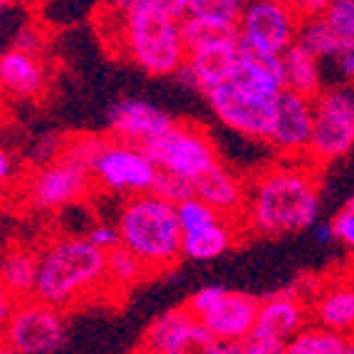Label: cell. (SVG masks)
<instances>
[{
  "mask_svg": "<svg viewBox=\"0 0 354 354\" xmlns=\"http://www.w3.org/2000/svg\"><path fill=\"white\" fill-rule=\"evenodd\" d=\"M102 15V35L119 57L142 67L151 77L176 75L186 62L181 20L186 0H129L109 6Z\"/></svg>",
  "mask_w": 354,
  "mask_h": 354,
  "instance_id": "obj_1",
  "label": "cell"
},
{
  "mask_svg": "<svg viewBox=\"0 0 354 354\" xmlns=\"http://www.w3.org/2000/svg\"><path fill=\"white\" fill-rule=\"evenodd\" d=\"M319 178L307 159L283 161L266 171L248 186L243 223L258 236H285L313 228L317 223Z\"/></svg>",
  "mask_w": 354,
  "mask_h": 354,
  "instance_id": "obj_2",
  "label": "cell"
},
{
  "mask_svg": "<svg viewBox=\"0 0 354 354\" xmlns=\"http://www.w3.org/2000/svg\"><path fill=\"white\" fill-rule=\"evenodd\" d=\"M100 288H106V253L84 236L55 238L37 253L35 300L65 313Z\"/></svg>",
  "mask_w": 354,
  "mask_h": 354,
  "instance_id": "obj_3",
  "label": "cell"
},
{
  "mask_svg": "<svg viewBox=\"0 0 354 354\" xmlns=\"http://www.w3.org/2000/svg\"><path fill=\"white\" fill-rule=\"evenodd\" d=\"M119 245L142 260L149 272L174 268L181 260L183 233L176 206L153 194L131 196L117 216Z\"/></svg>",
  "mask_w": 354,
  "mask_h": 354,
  "instance_id": "obj_4",
  "label": "cell"
},
{
  "mask_svg": "<svg viewBox=\"0 0 354 354\" xmlns=\"http://www.w3.org/2000/svg\"><path fill=\"white\" fill-rule=\"evenodd\" d=\"M354 149L352 89H322L313 100V131L305 159L313 166L342 159Z\"/></svg>",
  "mask_w": 354,
  "mask_h": 354,
  "instance_id": "obj_5",
  "label": "cell"
},
{
  "mask_svg": "<svg viewBox=\"0 0 354 354\" xmlns=\"http://www.w3.org/2000/svg\"><path fill=\"white\" fill-rule=\"evenodd\" d=\"M142 151L153 161L159 171L171 174V176L183 178L189 183L211 171L221 161L211 136L191 122H176L166 134L153 139Z\"/></svg>",
  "mask_w": 354,
  "mask_h": 354,
  "instance_id": "obj_6",
  "label": "cell"
},
{
  "mask_svg": "<svg viewBox=\"0 0 354 354\" xmlns=\"http://www.w3.org/2000/svg\"><path fill=\"white\" fill-rule=\"evenodd\" d=\"M300 12L295 3H278V0H258L245 3L238 20V45L266 57H283L297 42L300 30Z\"/></svg>",
  "mask_w": 354,
  "mask_h": 354,
  "instance_id": "obj_7",
  "label": "cell"
},
{
  "mask_svg": "<svg viewBox=\"0 0 354 354\" xmlns=\"http://www.w3.org/2000/svg\"><path fill=\"white\" fill-rule=\"evenodd\" d=\"M3 342L15 354H57L67 344L65 313L35 297L15 302Z\"/></svg>",
  "mask_w": 354,
  "mask_h": 354,
  "instance_id": "obj_8",
  "label": "cell"
},
{
  "mask_svg": "<svg viewBox=\"0 0 354 354\" xmlns=\"http://www.w3.org/2000/svg\"><path fill=\"white\" fill-rule=\"evenodd\" d=\"M142 349L149 354H228V344L211 335L186 310L171 307L147 327Z\"/></svg>",
  "mask_w": 354,
  "mask_h": 354,
  "instance_id": "obj_9",
  "label": "cell"
},
{
  "mask_svg": "<svg viewBox=\"0 0 354 354\" xmlns=\"http://www.w3.org/2000/svg\"><path fill=\"white\" fill-rule=\"evenodd\" d=\"M156 178H159V169L142 149L114 142V139H106L104 149L92 166V181L97 186L112 194H124L127 198L151 194Z\"/></svg>",
  "mask_w": 354,
  "mask_h": 354,
  "instance_id": "obj_10",
  "label": "cell"
},
{
  "mask_svg": "<svg viewBox=\"0 0 354 354\" xmlns=\"http://www.w3.org/2000/svg\"><path fill=\"white\" fill-rule=\"evenodd\" d=\"M245 3L238 0H186L181 40L186 55L198 50L238 45V20Z\"/></svg>",
  "mask_w": 354,
  "mask_h": 354,
  "instance_id": "obj_11",
  "label": "cell"
},
{
  "mask_svg": "<svg viewBox=\"0 0 354 354\" xmlns=\"http://www.w3.org/2000/svg\"><path fill=\"white\" fill-rule=\"evenodd\" d=\"M92 186L95 181L87 169L59 156L50 164L37 166L35 171L30 174L28 183H25V198L37 208L55 211V208H65L82 201Z\"/></svg>",
  "mask_w": 354,
  "mask_h": 354,
  "instance_id": "obj_12",
  "label": "cell"
},
{
  "mask_svg": "<svg viewBox=\"0 0 354 354\" xmlns=\"http://www.w3.org/2000/svg\"><path fill=\"white\" fill-rule=\"evenodd\" d=\"M313 131V100L285 89L275 100L270 124L263 142L285 159H305Z\"/></svg>",
  "mask_w": 354,
  "mask_h": 354,
  "instance_id": "obj_13",
  "label": "cell"
},
{
  "mask_svg": "<svg viewBox=\"0 0 354 354\" xmlns=\"http://www.w3.org/2000/svg\"><path fill=\"white\" fill-rule=\"evenodd\" d=\"M213 114L223 122L228 129L238 131V134L248 136V139H266L268 124H270L272 109H275V100H260V97H250L238 92L236 87H230L228 82L221 87L211 89L208 95H203Z\"/></svg>",
  "mask_w": 354,
  "mask_h": 354,
  "instance_id": "obj_14",
  "label": "cell"
},
{
  "mask_svg": "<svg viewBox=\"0 0 354 354\" xmlns=\"http://www.w3.org/2000/svg\"><path fill=\"white\" fill-rule=\"evenodd\" d=\"M106 124L114 134V142L144 149L176 124L171 114H166L151 102L119 100L106 112Z\"/></svg>",
  "mask_w": 354,
  "mask_h": 354,
  "instance_id": "obj_15",
  "label": "cell"
},
{
  "mask_svg": "<svg viewBox=\"0 0 354 354\" xmlns=\"http://www.w3.org/2000/svg\"><path fill=\"white\" fill-rule=\"evenodd\" d=\"M241 45H221V48L198 50V53L186 55V62L178 67L176 77L183 87L208 95L211 89L221 87L230 80L236 70Z\"/></svg>",
  "mask_w": 354,
  "mask_h": 354,
  "instance_id": "obj_16",
  "label": "cell"
},
{
  "mask_svg": "<svg viewBox=\"0 0 354 354\" xmlns=\"http://www.w3.org/2000/svg\"><path fill=\"white\" fill-rule=\"evenodd\" d=\"M258 307L260 300H255L253 295L228 290L223 300L198 322L223 344H236L253 335L255 319H258Z\"/></svg>",
  "mask_w": 354,
  "mask_h": 354,
  "instance_id": "obj_17",
  "label": "cell"
},
{
  "mask_svg": "<svg viewBox=\"0 0 354 354\" xmlns=\"http://www.w3.org/2000/svg\"><path fill=\"white\" fill-rule=\"evenodd\" d=\"M307 317H310V313H307L305 302L288 290H283V292L268 297V300H260L253 337L288 344L297 332L307 327Z\"/></svg>",
  "mask_w": 354,
  "mask_h": 354,
  "instance_id": "obj_18",
  "label": "cell"
},
{
  "mask_svg": "<svg viewBox=\"0 0 354 354\" xmlns=\"http://www.w3.org/2000/svg\"><path fill=\"white\" fill-rule=\"evenodd\" d=\"M230 87L260 100H275L285 92V72L283 57H266L248 50H241L236 70L228 80Z\"/></svg>",
  "mask_w": 354,
  "mask_h": 354,
  "instance_id": "obj_19",
  "label": "cell"
},
{
  "mask_svg": "<svg viewBox=\"0 0 354 354\" xmlns=\"http://www.w3.org/2000/svg\"><path fill=\"white\" fill-rule=\"evenodd\" d=\"M191 186H194L196 198H201L206 206H211L221 218L236 223L238 216H243L248 189L243 186L238 174L230 171L223 161H218L211 171H206L203 176L196 178Z\"/></svg>",
  "mask_w": 354,
  "mask_h": 354,
  "instance_id": "obj_20",
  "label": "cell"
},
{
  "mask_svg": "<svg viewBox=\"0 0 354 354\" xmlns=\"http://www.w3.org/2000/svg\"><path fill=\"white\" fill-rule=\"evenodd\" d=\"M307 313L317 327L347 337L354 332V280L339 278L322 285L315 292Z\"/></svg>",
  "mask_w": 354,
  "mask_h": 354,
  "instance_id": "obj_21",
  "label": "cell"
},
{
  "mask_svg": "<svg viewBox=\"0 0 354 354\" xmlns=\"http://www.w3.org/2000/svg\"><path fill=\"white\" fill-rule=\"evenodd\" d=\"M48 84V67L37 53L10 48L0 55V89L12 97H37Z\"/></svg>",
  "mask_w": 354,
  "mask_h": 354,
  "instance_id": "obj_22",
  "label": "cell"
},
{
  "mask_svg": "<svg viewBox=\"0 0 354 354\" xmlns=\"http://www.w3.org/2000/svg\"><path fill=\"white\" fill-rule=\"evenodd\" d=\"M37 283V253L32 250H10L0 260V288L15 302L35 295Z\"/></svg>",
  "mask_w": 354,
  "mask_h": 354,
  "instance_id": "obj_23",
  "label": "cell"
},
{
  "mask_svg": "<svg viewBox=\"0 0 354 354\" xmlns=\"http://www.w3.org/2000/svg\"><path fill=\"white\" fill-rule=\"evenodd\" d=\"M283 72H285V89L307 97V100H315L325 89L317 57L313 53H307L297 42L283 55Z\"/></svg>",
  "mask_w": 354,
  "mask_h": 354,
  "instance_id": "obj_24",
  "label": "cell"
},
{
  "mask_svg": "<svg viewBox=\"0 0 354 354\" xmlns=\"http://www.w3.org/2000/svg\"><path fill=\"white\" fill-rule=\"evenodd\" d=\"M238 225L233 221H218L211 228H203L198 233L183 236L181 243V258L189 260H216L223 253H228L230 245L236 243Z\"/></svg>",
  "mask_w": 354,
  "mask_h": 354,
  "instance_id": "obj_25",
  "label": "cell"
},
{
  "mask_svg": "<svg viewBox=\"0 0 354 354\" xmlns=\"http://www.w3.org/2000/svg\"><path fill=\"white\" fill-rule=\"evenodd\" d=\"M347 342L337 332L310 325L285 344V354H347Z\"/></svg>",
  "mask_w": 354,
  "mask_h": 354,
  "instance_id": "obj_26",
  "label": "cell"
},
{
  "mask_svg": "<svg viewBox=\"0 0 354 354\" xmlns=\"http://www.w3.org/2000/svg\"><path fill=\"white\" fill-rule=\"evenodd\" d=\"M147 272L149 268L142 260L131 255L129 250H124L122 245L112 253H106V288L127 290L142 278H147Z\"/></svg>",
  "mask_w": 354,
  "mask_h": 354,
  "instance_id": "obj_27",
  "label": "cell"
},
{
  "mask_svg": "<svg viewBox=\"0 0 354 354\" xmlns=\"http://www.w3.org/2000/svg\"><path fill=\"white\" fill-rule=\"evenodd\" d=\"M176 218H178V225H181L183 236H189V233H198V230L211 228L213 223L223 221L211 206H206V203H203L201 198H196V196H191V198H186V201L176 203Z\"/></svg>",
  "mask_w": 354,
  "mask_h": 354,
  "instance_id": "obj_28",
  "label": "cell"
},
{
  "mask_svg": "<svg viewBox=\"0 0 354 354\" xmlns=\"http://www.w3.org/2000/svg\"><path fill=\"white\" fill-rule=\"evenodd\" d=\"M106 139L100 134H80V136H72V139H67L65 147H62V153L59 156H65L67 161H72V164L82 166V169H87L89 174H92V166H95L97 156L102 153V149H104Z\"/></svg>",
  "mask_w": 354,
  "mask_h": 354,
  "instance_id": "obj_29",
  "label": "cell"
},
{
  "mask_svg": "<svg viewBox=\"0 0 354 354\" xmlns=\"http://www.w3.org/2000/svg\"><path fill=\"white\" fill-rule=\"evenodd\" d=\"M225 292H228V288H223V285H203V288H198L196 292H191V297L186 300L183 307H186L196 319H201L223 300Z\"/></svg>",
  "mask_w": 354,
  "mask_h": 354,
  "instance_id": "obj_30",
  "label": "cell"
},
{
  "mask_svg": "<svg viewBox=\"0 0 354 354\" xmlns=\"http://www.w3.org/2000/svg\"><path fill=\"white\" fill-rule=\"evenodd\" d=\"M151 194L176 206V203L186 201V198L194 196V186H191L189 181H183V178H176V176H171V174L159 171V178H156V183H153Z\"/></svg>",
  "mask_w": 354,
  "mask_h": 354,
  "instance_id": "obj_31",
  "label": "cell"
},
{
  "mask_svg": "<svg viewBox=\"0 0 354 354\" xmlns=\"http://www.w3.org/2000/svg\"><path fill=\"white\" fill-rule=\"evenodd\" d=\"M84 238H87L95 248H100L102 253H112V250L119 248V230L114 223H104V221L92 223L87 233H84Z\"/></svg>",
  "mask_w": 354,
  "mask_h": 354,
  "instance_id": "obj_32",
  "label": "cell"
},
{
  "mask_svg": "<svg viewBox=\"0 0 354 354\" xmlns=\"http://www.w3.org/2000/svg\"><path fill=\"white\" fill-rule=\"evenodd\" d=\"M228 354H285V344L275 339H260L250 335L248 339L228 344Z\"/></svg>",
  "mask_w": 354,
  "mask_h": 354,
  "instance_id": "obj_33",
  "label": "cell"
},
{
  "mask_svg": "<svg viewBox=\"0 0 354 354\" xmlns=\"http://www.w3.org/2000/svg\"><path fill=\"white\" fill-rule=\"evenodd\" d=\"M330 223H332V230H335V241L344 243L347 248L354 250V211L352 208H342Z\"/></svg>",
  "mask_w": 354,
  "mask_h": 354,
  "instance_id": "obj_34",
  "label": "cell"
},
{
  "mask_svg": "<svg viewBox=\"0 0 354 354\" xmlns=\"http://www.w3.org/2000/svg\"><path fill=\"white\" fill-rule=\"evenodd\" d=\"M12 307H15V300L0 288V339H3V332H6L8 319H10V315H12Z\"/></svg>",
  "mask_w": 354,
  "mask_h": 354,
  "instance_id": "obj_35",
  "label": "cell"
},
{
  "mask_svg": "<svg viewBox=\"0 0 354 354\" xmlns=\"http://www.w3.org/2000/svg\"><path fill=\"white\" fill-rule=\"evenodd\" d=\"M12 171H15V166H12L10 153H8L6 149L0 147V186H6V183L10 181Z\"/></svg>",
  "mask_w": 354,
  "mask_h": 354,
  "instance_id": "obj_36",
  "label": "cell"
},
{
  "mask_svg": "<svg viewBox=\"0 0 354 354\" xmlns=\"http://www.w3.org/2000/svg\"><path fill=\"white\" fill-rule=\"evenodd\" d=\"M315 238H317V243H322V245L335 243V230H332V223H317V228H315Z\"/></svg>",
  "mask_w": 354,
  "mask_h": 354,
  "instance_id": "obj_37",
  "label": "cell"
},
{
  "mask_svg": "<svg viewBox=\"0 0 354 354\" xmlns=\"http://www.w3.org/2000/svg\"><path fill=\"white\" fill-rule=\"evenodd\" d=\"M0 354H15V352H12V349L8 347V344L3 342V339H0Z\"/></svg>",
  "mask_w": 354,
  "mask_h": 354,
  "instance_id": "obj_38",
  "label": "cell"
},
{
  "mask_svg": "<svg viewBox=\"0 0 354 354\" xmlns=\"http://www.w3.org/2000/svg\"><path fill=\"white\" fill-rule=\"evenodd\" d=\"M347 354H354V339L352 342H347Z\"/></svg>",
  "mask_w": 354,
  "mask_h": 354,
  "instance_id": "obj_39",
  "label": "cell"
},
{
  "mask_svg": "<svg viewBox=\"0 0 354 354\" xmlns=\"http://www.w3.org/2000/svg\"><path fill=\"white\" fill-rule=\"evenodd\" d=\"M6 8H8L6 3H0V10H6Z\"/></svg>",
  "mask_w": 354,
  "mask_h": 354,
  "instance_id": "obj_40",
  "label": "cell"
},
{
  "mask_svg": "<svg viewBox=\"0 0 354 354\" xmlns=\"http://www.w3.org/2000/svg\"><path fill=\"white\" fill-rule=\"evenodd\" d=\"M134 354H149V352H144V349H139V352H134Z\"/></svg>",
  "mask_w": 354,
  "mask_h": 354,
  "instance_id": "obj_41",
  "label": "cell"
},
{
  "mask_svg": "<svg viewBox=\"0 0 354 354\" xmlns=\"http://www.w3.org/2000/svg\"><path fill=\"white\" fill-rule=\"evenodd\" d=\"M352 280H354V272H352Z\"/></svg>",
  "mask_w": 354,
  "mask_h": 354,
  "instance_id": "obj_42",
  "label": "cell"
}]
</instances>
